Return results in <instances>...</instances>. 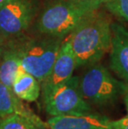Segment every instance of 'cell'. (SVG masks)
I'll use <instances>...</instances> for the list:
<instances>
[{
	"instance_id": "obj_1",
	"label": "cell",
	"mask_w": 128,
	"mask_h": 129,
	"mask_svg": "<svg viewBox=\"0 0 128 129\" xmlns=\"http://www.w3.org/2000/svg\"><path fill=\"white\" fill-rule=\"evenodd\" d=\"M67 41L74 53L77 67L97 63L111 49L110 20L94 11L71 33Z\"/></svg>"
},
{
	"instance_id": "obj_19",
	"label": "cell",
	"mask_w": 128,
	"mask_h": 129,
	"mask_svg": "<svg viewBox=\"0 0 128 129\" xmlns=\"http://www.w3.org/2000/svg\"><path fill=\"white\" fill-rule=\"evenodd\" d=\"M8 1H9V0H0V7H2L3 5H4L5 3H7Z\"/></svg>"
},
{
	"instance_id": "obj_11",
	"label": "cell",
	"mask_w": 128,
	"mask_h": 129,
	"mask_svg": "<svg viewBox=\"0 0 128 129\" xmlns=\"http://www.w3.org/2000/svg\"><path fill=\"white\" fill-rule=\"evenodd\" d=\"M19 49L9 46L3 52L0 58V82L13 91V85L18 74L23 70Z\"/></svg>"
},
{
	"instance_id": "obj_9",
	"label": "cell",
	"mask_w": 128,
	"mask_h": 129,
	"mask_svg": "<svg viewBox=\"0 0 128 129\" xmlns=\"http://www.w3.org/2000/svg\"><path fill=\"white\" fill-rule=\"evenodd\" d=\"M110 67L128 83V30L118 23L111 24Z\"/></svg>"
},
{
	"instance_id": "obj_18",
	"label": "cell",
	"mask_w": 128,
	"mask_h": 129,
	"mask_svg": "<svg viewBox=\"0 0 128 129\" xmlns=\"http://www.w3.org/2000/svg\"><path fill=\"white\" fill-rule=\"evenodd\" d=\"M125 104H126V112H127V116H128V89L126 90V93H125V98H124Z\"/></svg>"
},
{
	"instance_id": "obj_3",
	"label": "cell",
	"mask_w": 128,
	"mask_h": 129,
	"mask_svg": "<svg viewBox=\"0 0 128 129\" xmlns=\"http://www.w3.org/2000/svg\"><path fill=\"white\" fill-rule=\"evenodd\" d=\"M127 89L126 83L116 79L101 64H92L80 78V90L83 98L97 105L114 103Z\"/></svg>"
},
{
	"instance_id": "obj_10",
	"label": "cell",
	"mask_w": 128,
	"mask_h": 129,
	"mask_svg": "<svg viewBox=\"0 0 128 129\" xmlns=\"http://www.w3.org/2000/svg\"><path fill=\"white\" fill-rule=\"evenodd\" d=\"M19 114L32 121L39 129L48 127L39 117L25 108L17 96L9 87L0 82V119L11 114Z\"/></svg>"
},
{
	"instance_id": "obj_7",
	"label": "cell",
	"mask_w": 128,
	"mask_h": 129,
	"mask_svg": "<svg viewBox=\"0 0 128 129\" xmlns=\"http://www.w3.org/2000/svg\"><path fill=\"white\" fill-rule=\"evenodd\" d=\"M76 68V57L70 43L66 40L62 43L51 73L41 83L42 98L47 96L55 87L64 83L72 78Z\"/></svg>"
},
{
	"instance_id": "obj_16",
	"label": "cell",
	"mask_w": 128,
	"mask_h": 129,
	"mask_svg": "<svg viewBox=\"0 0 128 129\" xmlns=\"http://www.w3.org/2000/svg\"><path fill=\"white\" fill-rule=\"evenodd\" d=\"M111 129H128V116L116 121H111Z\"/></svg>"
},
{
	"instance_id": "obj_5",
	"label": "cell",
	"mask_w": 128,
	"mask_h": 129,
	"mask_svg": "<svg viewBox=\"0 0 128 129\" xmlns=\"http://www.w3.org/2000/svg\"><path fill=\"white\" fill-rule=\"evenodd\" d=\"M45 110L51 116L90 112L92 108L80 90V78L72 76L42 98Z\"/></svg>"
},
{
	"instance_id": "obj_2",
	"label": "cell",
	"mask_w": 128,
	"mask_h": 129,
	"mask_svg": "<svg viewBox=\"0 0 128 129\" xmlns=\"http://www.w3.org/2000/svg\"><path fill=\"white\" fill-rule=\"evenodd\" d=\"M92 12L94 11L67 0H57L44 8L36 27L40 34L62 39L70 34Z\"/></svg>"
},
{
	"instance_id": "obj_14",
	"label": "cell",
	"mask_w": 128,
	"mask_h": 129,
	"mask_svg": "<svg viewBox=\"0 0 128 129\" xmlns=\"http://www.w3.org/2000/svg\"><path fill=\"white\" fill-rule=\"evenodd\" d=\"M104 4L111 13L128 22V0H106Z\"/></svg>"
},
{
	"instance_id": "obj_13",
	"label": "cell",
	"mask_w": 128,
	"mask_h": 129,
	"mask_svg": "<svg viewBox=\"0 0 128 129\" xmlns=\"http://www.w3.org/2000/svg\"><path fill=\"white\" fill-rule=\"evenodd\" d=\"M0 129H39L35 123L19 114H11L0 119Z\"/></svg>"
},
{
	"instance_id": "obj_6",
	"label": "cell",
	"mask_w": 128,
	"mask_h": 129,
	"mask_svg": "<svg viewBox=\"0 0 128 129\" xmlns=\"http://www.w3.org/2000/svg\"><path fill=\"white\" fill-rule=\"evenodd\" d=\"M34 14L32 0H9L0 7V31L5 38L18 36L28 29Z\"/></svg>"
},
{
	"instance_id": "obj_8",
	"label": "cell",
	"mask_w": 128,
	"mask_h": 129,
	"mask_svg": "<svg viewBox=\"0 0 128 129\" xmlns=\"http://www.w3.org/2000/svg\"><path fill=\"white\" fill-rule=\"evenodd\" d=\"M47 126L48 129H111V120L90 112L52 117Z\"/></svg>"
},
{
	"instance_id": "obj_17",
	"label": "cell",
	"mask_w": 128,
	"mask_h": 129,
	"mask_svg": "<svg viewBox=\"0 0 128 129\" xmlns=\"http://www.w3.org/2000/svg\"><path fill=\"white\" fill-rule=\"evenodd\" d=\"M4 36L3 35L2 32L0 31V58H1V56H2V53L3 52L4 50V48H5V43H4Z\"/></svg>"
},
{
	"instance_id": "obj_12",
	"label": "cell",
	"mask_w": 128,
	"mask_h": 129,
	"mask_svg": "<svg viewBox=\"0 0 128 129\" xmlns=\"http://www.w3.org/2000/svg\"><path fill=\"white\" fill-rule=\"evenodd\" d=\"M13 92L19 99L31 103L39 98L41 87L36 78L23 69L13 83Z\"/></svg>"
},
{
	"instance_id": "obj_4",
	"label": "cell",
	"mask_w": 128,
	"mask_h": 129,
	"mask_svg": "<svg viewBox=\"0 0 128 129\" xmlns=\"http://www.w3.org/2000/svg\"><path fill=\"white\" fill-rule=\"evenodd\" d=\"M61 44V38L51 37L45 39H30L18 47L24 71L42 83L51 73Z\"/></svg>"
},
{
	"instance_id": "obj_15",
	"label": "cell",
	"mask_w": 128,
	"mask_h": 129,
	"mask_svg": "<svg viewBox=\"0 0 128 129\" xmlns=\"http://www.w3.org/2000/svg\"><path fill=\"white\" fill-rule=\"evenodd\" d=\"M78 6L86 8L91 10H97L102 4H104L106 0H67Z\"/></svg>"
}]
</instances>
